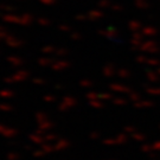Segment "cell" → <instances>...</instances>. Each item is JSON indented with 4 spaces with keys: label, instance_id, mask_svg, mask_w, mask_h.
Returning <instances> with one entry per match:
<instances>
[{
    "label": "cell",
    "instance_id": "6da1fadb",
    "mask_svg": "<svg viewBox=\"0 0 160 160\" xmlns=\"http://www.w3.org/2000/svg\"><path fill=\"white\" fill-rule=\"evenodd\" d=\"M28 75H29V72L28 71H19L18 74H16L13 77H11V78H6L5 80V82H14V81H23V80H25L26 77H28Z\"/></svg>",
    "mask_w": 160,
    "mask_h": 160
},
{
    "label": "cell",
    "instance_id": "7a4b0ae2",
    "mask_svg": "<svg viewBox=\"0 0 160 160\" xmlns=\"http://www.w3.org/2000/svg\"><path fill=\"white\" fill-rule=\"evenodd\" d=\"M17 134V131L16 129H6L4 132V135L5 137H13V135H16Z\"/></svg>",
    "mask_w": 160,
    "mask_h": 160
},
{
    "label": "cell",
    "instance_id": "3957f363",
    "mask_svg": "<svg viewBox=\"0 0 160 160\" xmlns=\"http://www.w3.org/2000/svg\"><path fill=\"white\" fill-rule=\"evenodd\" d=\"M0 95L2 96V95H6V97H10L13 95V92H5V90H2V92H0Z\"/></svg>",
    "mask_w": 160,
    "mask_h": 160
},
{
    "label": "cell",
    "instance_id": "277c9868",
    "mask_svg": "<svg viewBox=\"0 0 160 160\" xmlns=\"http://www.w3.org/2000/svg\"><path fill=\"white\" fill-rule=\"evenodd\" d=\"M0 109L2 110H11V106H7V104H0Z\"/></svg>",
    "mask_w": 160,
    "mask_h": 160
},
{
    "label": "cell",
    "instance_id": "5b68a950",
    "mask_svg": "<svg viewBox=\"0 0 160 160\" xmlns=\"http://www.w3.org/2000/svg\"><path fill=\"white\" fill-rule=\"evenodd\" d=\"M50 127H52V123H45V125H39V128H42V129H45V128H50Z\"/></svg>",
    "mask_w": 160,
    "mask_h": 160
},
{
    "label": "cell",
    "instance_id": "8992f818",
    "mask_svg": "<svg viewBox=\"0 0 160 160\" xmlns=\"http://www.w3.org/2000/svg\"><path fill=\"white\" fill-rule=\"evenodd\" d=\"M38 23L43 24V25H49V24H50V22H48L46 19H38Z\"/></svg>",
    "mask_w": 160,
    "mask_h": 160
},
{
    "label": "cell",
    "instance_id": "52a82bcc",
    "mask_svg": "<svg viewBox=\"0 0 160 160\" xmlns=\"http://www.w3.org/2000/svg\"><path fill=\"white\" fill-rule=\"evenodd\" d=\"M0 10H7V11H12L14 10L13 7H10V6H0Z\"/></svg>",
    "mask_w": 160,
    "mask_h": 160
},
{
    "label": "cell",
    "instance_id": "ba28073f",
    "mask_svg": "<svg viewBox=\"0 0 160 160\" xmlns=\"http://www.w3.org/2000/svg\"><path fill=\"white\" fill-rule=\"evenodd\" d=\"M43 4H53L56 0H40Z\"/></svg>",
    "mask_w": 160,
    "mask_h": 160
},
{
    "label": "cell",
    "instance_id": "9c48e42d",
    "mask_svg": "<svg viewBox=\"0 0 160 160\" xmlns=\"http://www.w3.org/2000/svg\"><path fill=\"white\" fill-rule=\"evenodd\" d=\"M51 51H53L51 46H49V48L46 46V48H44V49H43V52H51Z\"/></svg>",
    "mask_w": 160,
    "mask_h": 160
},
{
    "label": "cell",
    "instance_id": "30bf717a",
    "mask_svg": "<svg viewBox=\"0 0 160 160\" xmlns=\"http://www.w3.org/2000/svg\"><path fill=\"white\" fill-rule=\"evenodd\" d=\"M45 116H44V114H42V113H39V114H37V119L38 120H42V119H44Z\"/></svg>",
    "mask_w": 160,
    "mask_h": 160
},
{
    "label": "cell",
    "instance_id": "8fae6325",
    "mask_svg": "<svg viewBox=\"0 0 160 160\" xmlns=\"http://www.w3.org/2000/svg\"><path fill=\"white\" fill-rule=\"evenodd\" d=\"M34 83H39V84H43L44 83V81L43 80H33Z\"/></svg>",
    "mask_w": 160,
    "mask_h": 160
},
{
    "label": "cell",
    "instance_id": "7c38bea8",
    "mask_svg": "<svg viewBox=\"0 0 160 160\" xmlns=\"http://www.w3.org/2000/svg\"><path fill=\"white\" fill-rule=\"evenodd\" d=\"M45 100H46V101H53V100H55V97H49V96H46L45 97Z\"/></svg>",
    "mask_w": 160,
    "mask_h": 160
},
{
    "label": "cell",
    "instance_id": "4fadbf2b",
    "mask_svg": "<svg viewBox=\"0 0 160 160\" xmlns=\"http://www.w3.org/2000/svg\"><path fill=\"white\" fill-rule=\"evenodd\" d=\"M46 139L48 140H52V139H55V135H46Z\"/></svg>",
    "mask_w": 160,
    "mask_h": 160
}]
</instances>
